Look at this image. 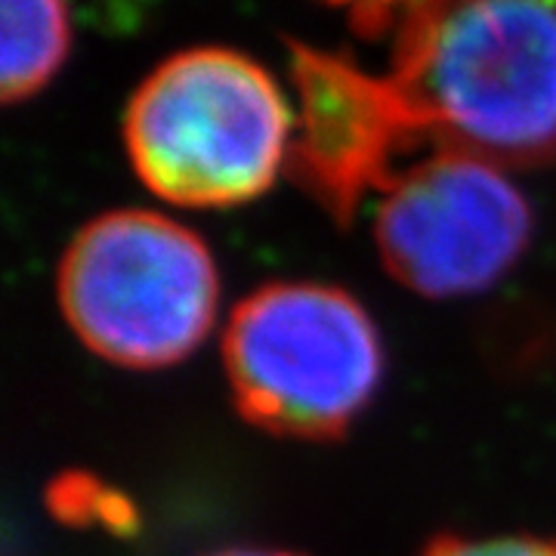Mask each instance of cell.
Masks as SVG:
<instances>
[{"label":"cell","instance_id":"cell-4","mask_svg":"<svg viewBox=\"0 0 556 556\" xmlns=\"http://www.w3.org/2000/svg\"><path fill=\"white\" fill-rule=\"evenodd\" d=\"M223 362L241 415L288 437L343 430L383 371L368 313L313 281H278L241 300L226 321Z\"/></svg>","mask_w":556,"mask_h":556},{"label":"cell","instance_id":"cell-7","mask_svg":"<svg viewBox=\"0 0 556 556\" xmlns=\"http://www.w3.org/2000/svg\"><path fill=\"white\" fill-rule=\"evenodd\" d=\"M68 50V13L56 0H7L0 7L3 100L35 93Z\"/></svg>","mask_w":556,"mask_h":556},{"label":"cell","instance_id":"cell-2","mask_svg":"<svg viewBox=\"0 0 556 556\" xmlns=\"http://www.w3.org/2000/svg\"><path fill=\"white\" fill-rule=\"evenodd\" d=\"M139 179L164 201L226 207L260 195L291 152V109L236 50L177 53L139 84L124 115Z\"/></svg>","mask_w":556,"mask_h":556},{"label":"cell","instance_id":"cell-3","mask_svg":"<svg viewBox=\"0 0 556 556\" xmlns=\"http://www.w3.org/2000/svg\"><path fill=\"white\" fill-rule=\"evenodd\" d=\"M56 294L84 346L124 368H164L192 353L217 316L204 241L152 211H115L62 254Z\"/></svg>","mask_w":556,"mask_h":556},{"label":"cell","instance_id":"cell-9","mask_svg":"<svg viewBox=\"0 0 556 556\" xmlns=\"http://www.w3.org/2000/svg\"><path fill=\"white\" fill-rule=\"evenodd\" d=\"M217 556H291V554H266V551H226Z\"/></svg>","mask_w":556,"mask_h":556},{"label":"cell","instance_id":"cell-1","mask_svg":"<svg viewBox=\"0 0 556 556\" xmlns=\"http://www.w3.org/2000/svg\"><path fill=\"white\" fill-rule=\"evenodd\" d=\"M383 93L408 146L497 167L556 155V3L445 0L383 7Z\"/></svg>","mask_w":556,"mask_h":556},{"label":"cell","instance_id":"cell-8","mask_svg":"<svg viewBox=\"0 0 556 556\" xmlns=\"http://www.w3.org/2000/svg\"><path fill=\"white\" fill-rule=\"evenodd\" d=\"M424 556H556V538H445Z\"/></svg>","mask_w":556,"mask_h":556},{"label":"cell","instance_id":"cell-5","mask_svg":"<svg viewBox=\"0 0 556 556\" xmlns=\"http://www.w3.org/2000/svg\"><path fill=\"white\" fill-rule=\"evenodd\" d=\"M532 217L492 161L427 152L380 189L375 241L390 276L424 298L482 291L514 266Z\"/></svg>","mask_w":556,"mask_h":556},{"label":"cell","instance_id":"cell-6","mask_svg":"<svg viewBox=\"0 0 556 556\" xmlns=\"http://www.w3.org/2000/svg\"><path fill=\"white\" fill-rule=\"evenodd\" d=\"M300 93L298 134L288 152L291 174L338 217H350L368 192L396 174V155L408 152L378 75L353 62L294 47Z\"/></svg>","mask_w":556,"mask_h":556}]
</instances>
